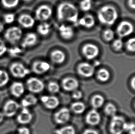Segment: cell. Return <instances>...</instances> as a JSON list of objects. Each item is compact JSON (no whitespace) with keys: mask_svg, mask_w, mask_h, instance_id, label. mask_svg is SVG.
I'll return each instance as SVG.
<instances>
[{"mask_svg":"<svg viewBox=\"0 0 135 134\" xmlns=\"http://www.w3.org/2000/svg\"><path fill=\"white\" fill-rule=\"evenodd\" d=\"M53 13L51 7L49 6L44 5L38 7L36 11V17L37 20L44 21L50 18Z\"/></svg>","mask_w":135,"mask_h":134,"instance_id":"obj_12","label":"cell"},{"mask_svg":"<svg viewBox=\"0 0 135 134\" xmlns=\"http://www.w3.org/2000/svg\"><path fill=\"white\" fill-rule=\"evenodd\" d=\"M114 32L111 29H108L105 30L104 32L103 33V36L104 40L107 42H110L113 40L114 37Z\"/></svg>","mask_w":135,"mask_h":134,"instance_id":"obj_35","label":"cell"},{"mask_svg":"<svg viewBox=\"0 0 135 134\" xmlns=\"http://www.w3.org/2000/svg\"><path fill=\"white\" fill-rule=\"evenodd\" d=\"M2 5L7 8H13L18 5L20 0H1Z\"/></svg>","mask_w":135,"mask_h":134,"instance_id":"obj_33","label":"cell"},{"mask_svg":"<svg viewBox=\"0 0 135 134\" xmlns=\"http://www.w3.org/2000/svg\"><path fill=\"white\" fill-rule=\"evenodd\" d=\"M55 134H76L75 128L71 125H66L60 127L55 131Z\"/></svg>","mask_w":135,"mask_h":134,"instance_id":"obj_28","label":"cell"},{"mask_svg":"<svg viewBox=\"0 0 135 134\" xmlns=\"http://www.w3.org/2000/svg\"><path fill=\"white\" fill-rule=\"evenodd\" d=\"M50 69V66L47 62L44 61H35L32 66L33 72L37 74H44Z\"/></svg>","mask_w":135,"mask_h":134,"instance_id":"obj_17","label":"cell"},{"mask_svg":"<svg viewBox=\"0 0 135 134\" xmlns=\"http://www.w3.org/2000/svg\"><path fill=\"white\" fill-rule=\"evenodd\" d=\"M26 85L30 92L33 94H38L44 91L45 85L42 80L36 77H31L28 79Z\"/></svg>","mask_w":135,"mask_h":134,"instance_id":"obj_5","label":"cell"},{"mask_svg":"<svg viewBox=\"0 0 135 134\" xmlns=\"http://www.w3.org/2000/svg\"><path fill=\"white\" fill-rule=\"evenodd\" d=\"M83 134H99L97 131L93 129H87L85 130Z\"/></svg>","mask_w":135,"mask_h":134,"instance_id":"obj_43","label":"cell"},{"mask_svg":"<svg viewBox=\"0 0 135 134\" xmlns=\"http://www.w3.org/2000/svg\"><path fill=\"white\" fill-rule=\"evenodd\" d=\"M18 134H31V131L28 128L21 127L18 129Z\"/></svg>","mask_w":135,"mask_h":134,"instance_id":"obj_42","label":"cell"},{"mask_svg":"<svg viewBox=\"0 0 135 134\" xmlns=\"http://www.w3.org/2000/svg\"><path fill=\"white\" fill-rule=\"evenodd\" d=\"M33 115L28 108H22L17 117V121L20 125H25L31 122Z\"/></svg>","mask_w":135,"mask_h":134,"instance_id":"obj_16","label":"cell"},{"mask_svg":"<svg viewBox=\"0 0 135 134\" xmlns=\"http://www.w3.org/2000/svg\"><path fill=\"white\" fill-rule=\"evenodd\" d=\"M124 43L122 40L120 39L115 40L113 43V47L115 51H120L122 49Z\"/></svg>","mask_w":135,"mask_h":134,"instance_id":"obj_37","label":"cell"},{"mask_svg":"<svg viewBox=\"0 0 135 134\" xmlns=\"http://www.w3.org/2000/svg\"><path fill=\"white\" fill-rule=\"evenodd\" d=\"M126 132L129 134H135V123H127L126 125Z\"/></svg>","mask_w":135,"mask_h":134,"instance_id":"obj_39","label":"cell"},{"mask_svg":"<svg viewBox=\"0 0 135 134\" xmlns=\"http://www.w3.org/2000/svg\"><path fill=\"white\" fill-rule=\"evenodd\" d=\"M117 112V107L113 103H108L104 107V112L107 116L112 117L116 115Z\"/></svg>","mask_w":135,"mask_h":134,"instance_id":"obj_29","label":"cell"},{"mask_svg":"<svg viewBox=\"0 0 135 134\" xmlns=\"http://www.w3.org/2000/svg\"><path fill=\"white\" fill-rule=\"evenodd\" d=\"M99 49L93 44H86L82 48V53L84 56L89 60L96 58L99 54Z\"/></svg>","mask_w":135,"mask_h":134,"instance_id":"obj_11","label":"cell"},{"mask_svg":"<svg viewBox=\"0 0 135 134\" xmlns=\"http://www.w3.org/2000/svg\"><path fill=\"white\" fill-rule=\"evenodd\" d=\"M60 89V86L56 82H50L47 85L48 91L52 94H55L59 92Z\"/></svg>","mask_w":135,"mask_h":134,"instance_id":"obj_32","label":"cell"},{"mask_svg":"<svg viewBox=\"0 0 135 134\" xmlns=\"http://www.w3.org/2000/svg\"><path fill=\"white\" fill-rule=\"evenodd\" d=\"M15 17L13 13H7L4 16V20L7 24H12L15 21Z\"/></svg>","mask_w":135,"mask_h":134,"instance_id":"obj_38","label":"cell"},{"mask_svg":"<svg viewBox=\"0 0 135 134\" xmlns=\"http://www.w3.org/2000/svg\"><path fill=\"white\" fill-rule=\"evenodd\" d=\"M37 30L41 35L46 36L50 33L51 30V26L48 23H42L38 26Z\"/></svg>","mask_w":135,"mask_h":134,"instance_id":"obj_30","label":"cell"},{"mask_svg":"<svg viewBox=\"0 0 135 134\" xmlns=\"http://www.w3.org/2000/svg\"><path fill=\"white\" fill-rule=\"evenodd\" d=\"M23 1L26 2H31V1L32 0H23Z\"/></svg>","mask_w":135,"mask_h":134,"instance_id":"obj_49","label":"cell"},{"mask_svg":"<svg viewBox=\"0 0 135 134\" xmlns=\"http://www.w3.org/2000/svg\"><path fill=\"white\" fill-rule=\"evenodd\" d=\"M51 59L55 64H60L63 63L66 60V55L62 51L56 50L51 53Z\"/></svg>","mask_w":135,"mask_h":134,"instance_id":"obj_24","label":"cell"},{"mask_svg":"<svg viewBox=\"0 0 135 134\" xmlns=\"http://www.w3.org/2000/svg\"><path fill=\"white\" fill-rule=\"evenodd\" d=\"M71 118V112L69 109L62 107L54 115V120L59 125H64L69 121Z\"/></svg>","mask_w":135,"mask_h":134,"instance_id":"obj_8","label":"cell"},{"mask_svg":"<svg viewBox=\"0 0 135 134\" xmlns=\"http://www.w3.org/2000/svg\"><path fill=\"white\" fill-rule=\"evenodd\" d=\"M23 34L21 29L16 26L9 28L6 31L4 37L10 43L15 44L19 42Z\"/></svg>","mask_w":135,"mask_h":134,"instance_id":"obj_6","label":"cell"},{"mask_svg":"<svg viewBox=\"0 0 135 134\" xmlns=\"http://www.w3.org/2000/svg\"><path fill=\"white\" fill-rule=\"evenodd\" d=\"M18 22L20 25L22 26L23 27L29 29L31 28L34 25L35 20L30 15L23 14L19 17Z\"/></svg>","mask_w":135,"mask_h":134,"instance_id":"obj_18","label":"cell"},{"mask_svg":"<svg viewBox=\"0 0 135 134\" xmlns=\"http://www.w3.org/2000/svg\"><path fill=\"white\" fill-rule=\"evenodd\" d=\"M21 50L19 49L18 48H12V49L10 50V53L12 55H16L20 53Z\"/></svg>","mask_w":135,"mask_h":134,"instance_id":"obj_44","label":"cell"},{"mask_svg":"<svg viewBox=\"0 0 135 134\" xmlns=\"http://www.w3.org/2000/svg\"><path fill=\"white\" fill-rule=\"evenodd\" d=\"M7 51V47H6L3 40L0 38V56L3 55Z\"/></svg>","mask_w":135,"mask_h":134,"instance_id":"obj_41","label":"cell"},{"mask_svg":"<svg viewBox=\"0 0 135 134\" xmlns=\"http://www.w3.org/2000/svg\"><path fill=\"white\" fill-rule=\"evenodd\" d=\"M80 7L82 11L87 12L92 7L91 0H82L80 3Z\"/></svg>","mask_w":135,"mask_h":134,"instance_id":"obj_34","label":"cell"},{"mask_svg":"<svg viewBox=\"0 0 135 134\" xmlns=\"http://www.w3.org/2000/svg\"><path fill=\"white\" fill-rule=\"evenodd\" d=\"M71 109L75 114H82L86 110V105L82 101H75L71 104Z\"/></svg>","mask_w":135,"mask_h":134,"instance_id":"obj_26","label":"cell"},{"mask_svg":"<svg viewBox=\"0 0 135 134\" xmlns=\"http://www.w3.org/2000/svg\"><path fill=\"white\" fill-rule=\"evenodd\" d=\"M10 90L11 94L16 97H20L24 94L25 91L24 84L20 82H15L13 83Z\"/></svg>","mask_w":135,"mask_h":134,"instance_id":"obj_19","label":"cell"},{"mask_svg":"<svg viewBox=\"0 0 135 134\" xmlns=\"http://www.w3.org/2000/svg\"><path fill=\"white\" fill-rule=\"evenodd\" d=\"M77 71L82 77L86 78H90L95 73V67L89 63L83 62L79 64L78 66Z\"/></svg>","mask_w":135,"mask_h":134,"instance_id":"obj_9","label":"cell"},{"mask_svg":"<svg viewBox=\"0 0 135 134\" xmlns=\"http://www.w3.org/2000/svg\"><path fill=\"white\" fill-rule=\"evenodd\" d=\"M59 30L60 36L65 40H71L73 38L74 34L73 28L70 26L61 25L59 28Z\"/></svg>","mask_w":135,"mask_h":134,"instance_id":"obj_20","label":"cell"},{"mask_svg":"<svg viewBox=\"0 0 135 134\" xmlns=\"http://www.w3.org/2000/svg\"><path fill=\"white\" fill-rule=\"evenodd\" d=\"M97 17L100 23L106 25H112L117 20L118 13L113 6H104L99 9Z\"/></svg>","mask_w":135,"mask_h":134,"instance_id":"obj_2","label":"cell"},{"mask_svg":"<svg viewBox=\"0 0 135 134\" xmlns=\"http://www.w3.org/2000/svg\"><path fill=\"white\" fill-rule=\"evenodd\" d=\"M37 36L35 33H28L22 42L21 45L23 48L31 47L35 45L37 42Z\"/></svg>","mask_w":135,"mask_h":134,"instance_id":"obj_21","label":"cell"},{"mask_svg":"<svg viewBox=\"0 0 135 134\" xmlns=\"http://www.w3.org/2000/svg\"><path fill=\"white\" fill-rule=\"evenodd\" d=\"M101 116L97 109H92L85 116V122L88 125L95 126L99 125L101 121Z\"/></svg>","mask_w":135,"mask_h":134,"instance_id":"obj_15","label":"cell"},{"mask_svg":"<svg viewBox=\"0 0 135 134\" xmlns=\"http://www.w3.org/2000/svg\"><path fill=\"white\" fill-rule=\"evenodd\" d=\"M97 78L99 81L102 83H105L109 80L110 73L107 69L104 68L100 69L97 73Z\"/></svg>","mask_w":135,"mask_h":134,"instance_id":"obj_27","label":"cell"},{"mask_svg":"<svg viewBox=\"0 0 135 134\" xmlns=\"http://www.w3.org/2000/svg\"><path fill=\"white\" fill-rule=\"evenodd\" d=\"M38 102V99L33 94H28L25 96L21 101L20 107L22 108H28L36 105Z\"/></svg>","mask_w":135,"mask_h":134,"instance_id":"obj_22","label":"cell"},{"mask_svg":"<svg viewBox=\"0 0 135 134\" xmlns=\"http://www.w3.org/2000/svg\"><path fill=\"white\" fill-rule=\"evenodd\" d=\"M126 48L127 50L130 52H135V39L132 38L128 40L126 43Z\"/></svg>","mask_w":135,"mask_h":134,"instance_id":"obj_36","label":"cell"},{"mask_svg":"<svg viewBox=\"0 0 135 134\" xmlns=\"http://www.w3.org/2000/svg\"><path fill=\"white\" fill-rule=\"evenodd\" d=\"M10 71L13 77L18 79H23L30 74L31 71L23 64L16 62L11 64Z\"/></svg>","mask_w":135,"mask_h":134,"instance_id":"obj_4","label":"cell"},{"mask_svg":"<svg viewBox=\"0 0 135 134\" xmlns=\"http://www.w3.org/2000/svg\"><path fill=\"white\" fill-rule=\"evenodd\" d=\"M83 94L82 91L78 90L73 91L72 93V98L76 100H79L82 98Z\"/></svg>","mask_w":135,"mask_h":134,"instance_id":"obj_40","label":"cell"},{"mask_svg":"<svg viewBox=\"0 0 135 134\" xmlns=\"http://www.w3.org/2000/svg\"><path fill=\"white\" fill-rule=\"evenodd\" d=\"M79 24L84 27L90 29L95 25V18L91 15H86L79 20Z\"/></svg>","mask_w":135,"mask_h":134,"instance_id":"obj_23","label":"cell"},{"mask_svg":"<svg viewBox=\"0 0 135 134\" xmlns=\"http://www.w3.org/2000/svg\"><path fill=\"white\" fill-rule=\"evenodd\" d=\"M20 107V105L15 100H9L6 101L3 108V114L5 117L11 118L15 116Z\"/></svg>","mask_w":135,"mask_h":134,"instance_id":"obj_7","label":"cell"},{"mask_svg":"<svg viewBox=\"0 0 135 134\" xmlns=\"http://www.w3.org/2000/svg\"><path fill=\"white\" fill-rule=\"evenodd\" d=\"M128 5L132 9H135V0H129L128 1Z\"/></svg>","mask_w":135,"mask_h":134,"instance_id":"obj_45","label":"cell"},{"mask_svg":"<svg viewBox=\"0 0 135 134\" xmlns=\"http://www.w3.org/2000/svg\"><path fill=\"white\" fill-rule=\"evenodd\" d=\"M105 101V98L103 96L100 94H95L91 98V106L93 109L97 110L103 106Z\"/></svg>","mask_w":135,"mask_h":134,"instance_id":"obj_25","label":"cell"},{"mask_svg":"<svg viewBox=\"0 0 135 134\" xmlns=\"http://www.w3.org/2000/svg\"><path fill=\"white\" fill-rule=\"evenodd\" d=\"M61 86L66 91L73 92L79 88V82L76 78L68 77L62 80Z\"/></svg>","mask_w":135,"mask_h":134,"instance_id":"obj_14","label":"cell"},{"mask_svg":"<svg viewBox=\"0 0 135 134\" xmlns=\"http://www.w3.org/2000/svg\"><path fill=\"white\" fill-rule=\"evenodd\" d=\"M4 118H5V116L3 114V112H0V123H2V122L3 121Z\"/></svg>","mask_w":135,"mask_h":134,"instance_id":"obj_47","label":"cell"},{"mask_svg":"<svg viewBox=\"0 0 135 134\" xmlns=\"http://www.w3.org/2000/svg\"><path fill=\"white\" fill-rule=\"evenodd\" d=\"M4 28V27L3 24H2V22L0 21V33L3 30Z\"/></svg>","mask_w":135,"mask_h":134,"instance_id":"obj_48","label":"cell"},{"mask_svg":"<svg viewBox=\"0 0 135 134\" xmlns=\"http://www.w3.org/2000/svg\"><path fill=\"white\" fill-rule=\"evenodd\" d=\"M134 29L132 24L127 21H123L120 23L117 27V34L122 38L127 37L133 33Z\"/></svg>","mask_w":135,"mask_h":134,"instance_id":"obj_10","label":"cell"},{"mask_svg":"<svg viewBox=\"0 0 135 134\" xmlns=\"http://www.w3.org/2000/svg\"><path fill=\"white\" fill-rule=\"evenodd\" d=\"M57 16L60 21L76 23L79 18V11L73 4L64 2L58 6Z\"/></svg>","mask_w":135,"mask_h":134,"instance_id":"obj_1","label":"cell"},{"mask_svg":"<svg viewBox=\"0 0 135 134\" xmlns=\"http://www.w3.org/2000/svg\"><path fill=\"white\" fill-rule=\"evenodd\" d=\"M40 100L44 107L49 110L56 109L60 103L58 98L54 96H42L41 97Z\"/></svg>","mask_w":135,"mask_h":134,"instance_id":"obj_13","label":"cell"},{"mask_svg":"<svg viewBox=\"0 0 135 134\" xmlns=\"http://www.w3.org/2000/svg\"><path fill=\"white\" fill-rule=\"evenodd\" d=\"M10 80V77L8 73L0 69V87L5 86L8 83Z\"/></svg>","mask_w":135,"mask_h":134,"instance_id":"obj_31","label":"cell"},{"mask_svg":"<svg viewBox=\"0 0 135 134\" xmlns=\"http://www.w3.org/2000/svg\"><path fill=\"white\" fill-rule=\"evenodd\" d=\"M109 129L111 134H123L126 132L127 122L122 116L116 115L111 117Z\"/></svg>","mask_w":135,"mask_h":134,"instance_id":"obj_3","label":"cell"},{"mask_svg":"<svg viewBox=\"0 0 135 134\" xmlns=\"http://www.w3.org/2000/svg\"><path fill=\"white\" fill-rule=\"evenodd\" d=\"M131 86L132 89L134 90L135 89V77L134 76L133 78H132V80H131Z\"/></svg>","mask_w":135,"mask_h":134,"instance_id":"obj_46","label":"cell"}]
</instances>
